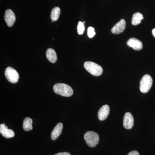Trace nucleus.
<instances>
[{
	"label": "nucleus",
	"instance_id": "nucleus-22",
	"mask_svg": "<svg viewBox=\"0 0 155 155\" xmlns=\"http://www.w3.org/2000/svg\"><path fill=\"white\" fill-rule=\"evenodd\" d=\"M83 22L84 23H85V22H84H84Z\"/></svg>",
	"mask_w": 155,
	"mask_h": 155
},
{
	"label": "nucleus",
	"instance_id": "nucleus-5",
	"mask_svg": "<svg viewBox=\"0 0 155 155\" xmlns=\"http://www.w3.org/2000/svg\"><path fill=\"white\" fill-rule=\"evenodd\" d=\"M5 75L7 80L12 83H16L19 80V74L14 68L8 67L5 71Z\"/></svg>",
	"mask_w": 155,
	"mask_h": 155
},
{
	"label": "nucleus",
	"instance_id": "nucleus-8",
	"mask_svg": "<svg viewBox=\"0 0 155 155\" xmlns=\"http://www.w3.org/2000/svg\"><path fill=\"white\" fill-rule=\"evenodd\" d=\"M125 27H126V22L125 19H122L114 25L112 28L111 31L114 34H119L124 31Z\"/></svg>",
	"mask_w": 155,
	"mask_h": 155
},
{
	"label": "nucleus",
	"instance_id": "nucleus-1",
	"mask_svg": "<svg viewBox=\"0 0 155 155\" xmlns=\"http://www.w3.org/2000/svg\"><path fill=\"white\" fill-rule=\"evenodd\" d=\"M54 91L56 94L62 96L71 97L73 94V90L71 87L64 83H57L53 87Z\"/></svg>",
	"mask_w": 155,
	"mask_h": 155
},
{
	"label": "nucleus",
	"instance_id": "nucleus-19",
	"mask_svg": "<svg viewBox=\"0 0 155 155\" xmlns=\"http://www.w3.org/2000/svg\"><path fill=\"white\" fill-rule=\"evenodd\" d=\"M127 155H140L139 153L137 151H132L130 152Z\"/></svg>",
	"mask_w": 155,
	"mask_h": 155
},
{
	"label": "nucleus",
	"instance_id": "nucleus-3",
	"mask_svg": "<svg viewBox=\"0 0 155 155\" xmlns=\"http://www.w3.org/2000/svg\"><path fill=\"white\" fill-rule=\"evenodd\" d=\"M84 139L89 147H93L98 143L99 137L98 134L94 131H88L84 134Z\"/></svg>",
	"mask_w": 155,
	"mask_h": 155
},
{
	"label": "nucleus",
	"instance_id": "nucleus-14",
	"mask_svg": "<svg viewBox=\"0 0 155 155\" xmlns=\"http://www.w3.org/2000/svg\"><path fill=\"white\" fill-rule=\"evenodd\" d=\"M143 19V17L141 13H136L132 16L131 23L134 25H138L141 23L142 20Z\"/></svg>",
	"mask_w": 155,
	"mask_h": 155
},
{
	"label": "nucleus",
	"instance_id": "nucleus-6",
	"mask_svg": "<svg viewBox=\"0 0 155 155\" xmlns=\"http://www.w3.org/2000/svg\"><path fill=\"white\" fill-rule=\"evenodd\" d=\"M5 19L9 27H12L14 25V22L16 21V16L14 12L11 9L6 10L5 15Z\"/></svg>",
	"mask_w": 155,
	"mask_h": 155
},
{
	"label": "nucleus",
	"instance_id": "nucleus-16",
	"mask_svg": "<svg viewBox=\"0 0 155 155\" xmlns=\"http://www.w3.org/2000/svg\"><path fill=\"white\" fill-rule=\"evenodd\" d=\"M61 9L58 7H55L51 12V17L52 21H56L59 19L61 14Z\"/></svg>",
	"mask_w": 155,
	"mask_h": 155
},
{
	"label": "nucleus",
	"instance_id": "nucleus-13",
	"mask_svg": "<svg viewBox=\"0 0 155 155\" xmlns=\"http://www.w3.org/2000/svg\"><path fill=\"white\" fill-rule=\"evenodd\" d=\"M46 57L48 60L51 63H56L57 61V55L55 51L52 48L48 49L46 51Z\"/></svg>",
	"mask_w": 155,
	"mask_h": 155
},
{
	"label": "nucleus",
	"instance_id": "nucleus-17",
	"mask_svg": "<svg viewBox=\"0 0 155 155\" xmlns=\"http://www.w3.org/2000/svg\"><path fill=\"white\" fill-rule=\"evenodd\" d=\"M84 30H85V26H84V23L81 21H79L77 26L78 33L79 35H81L83 34Z\"/></svg>",
	"mask_w": 155,
	"mask_h": 155
},
{
	"label": "nucleus",
	"instance_id": "nucleus-10",
	"mask_svg": "<svg viewBox=\"0 0 155 155\" xmlns=\"http://www.w3.org/2000/svg\"><path fill=\"white\" fill-rule=\"evenodd\" d=\"M110 107L108 105L102 106L98 113V118L100 121H104L107 118L110 114Z\"/></svg>",
	"mask_w": 155,
	"mask_h": 155
},
{
	"label": "nucleus",
	"instance_id": "nucleus-7",
	"mask_svg": "<svg viewBox=\"0 0 155 155\" xmlns=\"http://www.w3.org/2000/svg\"><path fill=\"white\" fill-rule=\"evenodd\" d=\"M133 116L132 114L129 112L126 113L124 115L123 119V126L127 129H130L132 128L134 125Z\"/></svg>",
	"mask_w": 155,
	"mask_h": 155
},
{
	"label": "nucleus",
	"instance_id": "nucleus-21",
	"mask_svg": "<svg viewBox=\"0 0 155 155\" xmlns=\"http://www.w3.org/2000/svg\"><path fill=\"white\" fill-rule=\"evenodd\" d=\"M152 34L153 36L155 38V28H153L152 30Z\"/></svg>",
	"mask_w": 155,
	"mask_h": 155
},
{
	"label": "nucleus",
	"instance_id": "nucleus-11",
	"mask_svg": "<svg viewBox=\"0 0 155 155\" xmlns=\"http://www.w3.org/2000/svg\"><path fill=\"white\" fill-rule=\"evenodd\" d=\"M0 133L4 137L6 138H10L14 137L15 134L13 130L8 129L6 124H2L0 125Z\"/></svg>",
	"mask_w": 155,
	"mask_h": 155
},
{
	"label": "nucleus",
	"instance_id": "nucleus-9",
	"mask_svg": "<svg viewBox=\"0 0 155 155\" xmlns=\"http://www.w3.org/2000/svg\"><path fill=\"white\" fill-rule=\"evenodd\" d=\"M127 44L128 46L132 48L135 51H140L143 48L142 42L137 39L132 38L127 41Z\"/></svg>",
	"mask_w": 155,
	"mask_h": 155
},
{
	"label": "nucleus",
	"instance_id": "nucleus-18",
	"mask_svg": "<svg viewBox=\"0 0 155 155\" xmlns=\"http://www.w3.org/2000/svg\"><path fill=\"white\" fill-rule=\"evenodd\" d=\"M87 35L89 38H92L95 35L96 32H95L94 28L93 27H89L87 31Z\"/></svg>",
	"mask_w": 155,
	"mask_h": 155
},
{
	"label": "nucleus",
	"instance_id": "nucleus-12",
	"mask_svg": "<svg viewBox=\"0 0 155 155\" xmlns=\"http://www.w3.org/2000/svg\"><path fill=\"white\" fill-rule=\"evenodd\" d=\"M63 125L62 123H59L56 125L51 134V137L53 140H56L61 135L63 130Z\"/></svg>",
	"mask_w": 155,
	"mask_h": 155
},
{
	"label": "nucleus",
	"instance_id": "nucleus-15",
	"mask_svg": "<svg viewBox=\"0 0 155 155\" xmlns=\"http://www.w3.org/2000/svg\"><path fill=\"white\" fill-rule=\"evenodd\" d=\"M32 119L29 117H26L24 119L23 122V128L25 131H28L32 130Z\"/></svg>",
	"mask_w": 155,
	"mask_h": 155
},
{
	"label": "nucleus",
	"instance_id": "nucleus-2",
	"mask_svg": "<svg viewBox=\"0 0 155 155\" xmlns=\"http://www.w3.org/2000/svg\"><path fill=\"white\" fill-rule=\"evenodd\" d=\"M84 66L87 71L94 76H99L102 74V67L94 62L87 61L84 63Z\"/></svg>",
	"mask_w": 155,
	"mask_h": 155
},
{
	"label": "nucleus",
	"instance_id": "nucleus-20",
	"mask_svg": "<svg viewBox=\"0 0 155 155\" xmlns=\"http://www.w3.org/2000/svg\"><path fill=\"white\" fill-rule=\"evenodd\" d=\"M54 155H71V154L69 153L61 152L58 153Z\"/></svg>",
	"mask_w": 155,
	"mask_h": 155
},
{
	"label": "nucleus",
	"instance_id": "nucleus-4",
	"mask_svg": "<svg viewBox=\"0 0 155 155\" xmlns=\"http://www.w3.org/2000/svg\"><path fill=\"white\" fill-rule=\"evenodd\" d=\"M153 79L149 75H144L142 78L140 83V90L141 92L146 93L149 91L152 86Z\"/></svg>",
	"mask_w": 155,
	"mask_h": 155
}]
</instances>
